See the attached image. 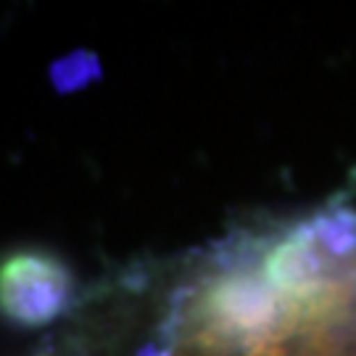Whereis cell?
Wrapping results in <instances>:
<instances>
[{
    "instance_id": "2",
    "label": "cell",
    "mask_w": 356,
    "mask_h": 356,
    "mask_svg": "<svg viewBox=\"0 0 356 356\" xmlns=\"http://www.w3.org/2000/svg\"><path fill=\"white\" fill-rule=\"evenodd\" d=\"M101 76V66L98 58L88 51H74L64 56L61 61L51 66V85L58 92H72V90H82L90 85L92 79Z\"/></svg>"
},
{
    "instance_id": "1",
    "label": "cell",
    "mask_w": 356,
    "mask_h": 356,
    "mask_svg": "<svg viewBox=\"0 0 356 356\" xmlns=\"http://www.w3.org/2000/svg\"><path fill=\"white\" fill-rule=\"evenodd\" d=\"M76 301L69 261L45 245H16L0 254V319L38 330L64 317Z\"/></svg>"
}]
</instances>
